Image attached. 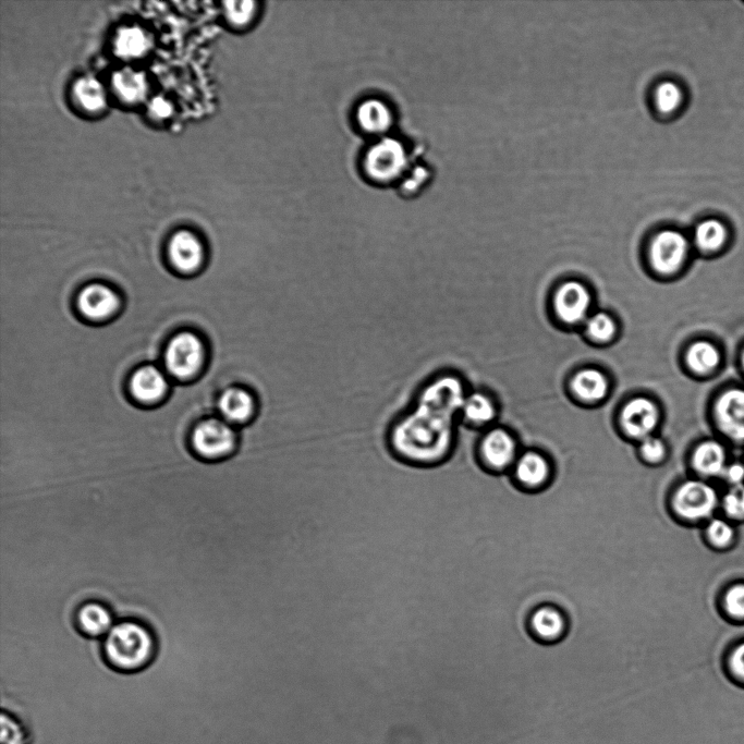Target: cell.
Returning a JSON list of instances; mask_svg holds the SVG:
<instances>
[{"mask_svg": "<svg viewBox=\"0 0 744 744\" xmlns=\"http://www.w3.org/2000/svg\"><path fill=\"white\" fill-rule=\"evenodd\" d=\"M460 413L463 418L474 424H486L495 417L493 402L481 393H474L466 397Z\"/></svg>", "mask_w": 744, "mask_h": 744, "instance_id": "29", "label": "cell"}, {"mask_svg": "<svg viewBox=\"0 0 744 744\" xmlns=\"http://www.w3.org/2000/svg\"><path fill=\"white\" fill-rule=\"evenodd\" d=\"M721 509L731 522L744 521V484L728 487L721 498Z\"/></svg>", "mask_w": 744, "mask_h": 744, "instance_id": "32", "label": "cell"}, {"mask_svg": "<svg viewBox=\"0 0 744 744\" xmlns=\"http://www.w3.org/2000/svg\"><path fill=\"white\" fill-rule=\"evenodd\" d=\"M169 258L181 272H193L203 260V246L197 235L180 230L169 241Z\"/></svg>", "mask_w": 744, "mask_h": 744, "instance_id": "16", "label": "cell"}, {"mask_svg": "<svg viewBox=\"0 0 744 744\" xmlns=\"http://www.w3.org/2000/svg\"><path fill=\"white\" fill-rule=\"evenodd\" d=\"M726 615L736 621H744V582L729 585L723 595Z\"/></svg>", "mask_w": 744, "mask_h": 744, "instance_id": "33", "label": "cell"}, {"mask_svg": "<svg viewBox=\"0 0 744 744\" xmlns=\"http://www.w3.org/2000/svg\"><path fill=\"white\" fill-rule=\"evenodd\" d=\"M364 173L376 185L400 182L409 172L410 154L404 142L384 137L375 142L365 153Z\"/></svg>", "mask_w": 744, "mask_h": 744, "instance_id": "4", "label": "cell"}, {"mask_svg": "<svg viewBox=\"0 0 744 744\" xmlns=\"http://www.w3.org/2000/svg\"><path fill=\"white\" fill-rule=\"evenodd\" d=\"M148 114L153 120H166L172 116L173 106L164 97H155L148 106Z\"/></svg>", "mask_w": 744, "mask_h": 744, "instance_id": "38", "label": "cell"}, {"mask_svg": "<svg viewBox=\"0 0 744 744\" xmlns=\"http://www.w3.org/2000/svg\"><path fill=\"white\" fill-rule=\"evenodd\" d=\"M587 332L596 341L611 340L616 334V324L606 313H597L587 321Z\"/></svg>", "mask_w": 744, "mask_h": 744, "instance_id": "35", "label": "cell"}, {"mask_svg": "<svg viewBox=\"0 0 744 744\" xmlns=\"http://www.w3.org/2000/svg\"><path fill=\"white\" fill-rule=\"evenodd\" d=\"M621 423L628 435L643 441L652 436L658 423V410L649 399L636 398L621 413Z\"/></svg>", "mask_w": 744, "mask_h": 744, "instance_id": "12", "label": "cell"}, {"mask_svg": "<svg viewBox=\"0 0 744 744\" xmlns=\"http://www.w3.org/2000/svg\"><path fill=\"white\" fill-rule=\"evenodd\" d=\"M227 22L236 29H246L251 26L259 15V4L251 0L243 2H227L224 4Z\"/></svg>", "mask_w": 744, "mask_h": 744, "instance_id": "31", "label": "cell"}, {"mask_svg": "<svg viewBox=\"0 0 744 744\" xmlns=\"http://www.w3.org/2000/svg\"><path fill=\"white\" fill-rule=\"evenodd\" d=\"M430 173L423 166L413 167L400 181V190L408 195L420 192L428 184Z\"/></svg>", "mask_w": 744, "mask_h": 744, "instance_id": "36", "label": "cell"}, {"mask_svg": "<svg viewBox=\"0 0 744 744\" xmlns=\"http://www.w3.org/2000/svg\"><path fill=\"white\" fill-rule=\"evenodd\" d=\"M728 454L725 446L717 441H706L694 449L691 467L699 479L710 481L722 479L728 467Z\"/></svg>", "mask_w": 744, "mask_h": 744, "instance_id": "14", "label": "cell"}, {"mask_svg": "<svg viewBox=\"0 0 744 744\" xmlns=\"http://www.w3.org/2000/svg\"><path fill=\"white\" fill-rule=\"evenodd\" d=\"M728 231L726 226L717 219H706L694 230L693 240L695 247L705 253H714L721 250L727 241Z\"/></svg>", "mask_w": 744, "mask_h": 744, "instance_id": "25", "label": "cell"}, {"mask_svg": "<svg viewBox=\"0 0 744 744\" xmlns=\"http://www.w3.org/2000/svg\"><path fill=\"white\" fill-rule=\"evenodd\" d=\"M155 655L156 642L152 632L136 620L118 622L104 638V660L119 674L143 672L153 663Z\"/></svg>", "mask_w": 744, "mask_h": 744, "instance_id": "2", "label": "cell"}, {"mask_svg": "<svg viewBox=\"0 0 744 744\" xmlns=\"http://www.w3.org/2000/svg\"><path fill=\"white\" fill-rule=\"evenodd\" d=\"M0 744H32L33 731L27 719L11 707H2Z\"/></svg>", "mask_w": 744, "mask_h": 744, "instance_id": "24", "label": "cell"}, {"mask_svg": "<svg viewBox=\"0 0 744 744\" xmlns=\"http://www.w3.org/2000/svg\"><path fill=\"white\" fill-rule=\"evenodd\" d=\"M482 466L494 473H507L517 461L515 438L504 430L487 434L480 447Z\"/></svg>", "mask_w": 744, "mask_h": 744, "instance_id": "10", "label": "cell"}, {"mask_svg": "<svg viewBox=\"0 0 744 744\" xmlns=\"http://www.w3.org/2000/svg\"><path fill=\"white\" fill-rule=\"evenodd\" d=\"M723 480L731 486H738L744 484V463L743 462H729L728 467L723 475Z\"/></svg>", "mask_w": 744, "mask_h": 744, "instance_id": "39", "label": "cell"}, {"mask_svg": "<svg viewBox=\"0 0 744 744\" xmlns=\"http://www.w3.org/2000/svg\"><path fill=\"white\" fill-rule=\"evenodd\" d=\"M734 524L725 517L712 518L705 523L706 542H709L716 550H727L736 541L737 531Z\"/></svg>", "mask_w": 744, "mask_h": 744, "instance_id": "28", "label": "cell"}, {"mask_svg": "<svg viewBox=\"0 0 744 744\" xmlns=\"http://www.w3.org/2000/svg\"><path fill=\"white\" fill-rule=\"evenodd\" d=\"M203 346L198 336L181 333L170 341L165 355L166 367L178 378H188L201 368Z\"/></svg>", "mask_w": 744, "mask_h": 744, "instance_id": "6", "label": "cell"}, {"mask_svg": "<svg viewBox=\"0 0 744 744\" xmlns=\"http://www.w3.org/2000/svg\"><path fill=\"white\" fill-rule=\"evenodd\" d=\"M467 395L460 378L436 373L420 385L409 406L390 423L387 443L408 466L443 465L457 448L456 420Z\"/></svg>", "mask_w": 744, "mask_h": 744, "instance_id": "1", "label": "cell"}, {"mask_svg": "<svg viewBox=\"0 0 744 744\" xmlns=\"http://www.w3.org/2000/svg\"><path fill=\"white\" fill-rule=\"evenodd\" d=\"M218 409L230 425H247L259 417L261 401L252 389L233 386L219 397Z\"/></svg>", "mask_w": 744, "mask_h": 744, "instance_id": "8", "label": "cell"}, {"mask_svg": "<svg viewBox=\"0 0 744 744\" xmlns=\"http://www.w3.org/2000/svg\"><path fill=\"white\" fill-rule=\"evenodd\" d=\"M553 473L552 463L544 455L527 451L517 459L511 475L523 490L538 492L552 481Z\"/></svg>", "mask_w": 744, "mask_h": 744, "instance_id": "11", "label": "cell"}, {"mask_svg": "<svg viewBox=\"0 0 744 744\" xmlns=\"http://www.w3.org/2000/svg\"><path fill=\"white\" fill-rule=\"evenodd\" d=\"M714 417L719 431L731 441L744 443V389H728L719 396Z\"/></svg>", "mask_w": 744, "mask_h": 744, "instance_id": "9", "label": "cell"}, {"mask_svg": "<svg viewBox=\"0 0 744 744\" xmlns=\"http://www.w3.org/2000/svg\"><path fill=\"white\" fill-rule=\"evenodd\" d=\"M590 307V292L580 283H566L557 292L555 308L560 319L566 323L582 322L587 317Z\"/></svg>", "mask_w": 744, "mask_h": 744, "instance_id": "13", "label": "cell"}, {"mask_svg": "<svg viewBox=\"0 0 744 744\" xmlns=\"http://www.w3.org/2000/svg\"><path fill=\"white\" fill-rule=\"evenodd\" d=\"M689 253V241L677 230H663L652 241L650 255L657 272L673 274L685 263Z\"/></svg>", "mask_w": 744, "mask_h": 744, "instance_id": "7", "label": "cell"}, {"mask_svg": "<svg viewBox=\"0 0 744 744\" xmlns=\"http://www.w3.org/2000/svg\"><path fill=\"white\" fill-rule=\"evenodd\" d=\"M118 304L119 299L115 292L101 284L85 287L78 298L79 310L91 320L106 319L117 310Z\"/></svg>", "mask_w": 744, "mask_h": 744, "instance_id": "19", "label": "cell"}, {"mask_svg": "<svg viewBox=\"0 0 744 744\" xmlns=\"http://www.w3.org/2000/svg\"><path fill=\"white\" fill-rule=\"evenodd\" d=\"M575 393L585 401H600L607 395L608 382L599 370L587 369L579 372L572 382Z\"/></svg>", "mask_w": 744, "mask_h": 744, "instance_id": "26", "label": "cell"}, {"mask_svg": "<svg viewBox=\"0 0 744 744\" xmlns=\"http://www.w3.org/2000/svg\"><path fill=\"white\" fill-rule=\"evenodd\" d=\"M112 90L121 104L133 106L145 100L149 92V84L144 73L132 68H124L115 72Z\"/></svg>", "mask_w": 744, "mask_h": 744, "instance_id": "21", "label": "cell"}, {"mask_svg": "<svg viewBox=\"0 0 744 744\" xmlns=\"http://www.w3.org/2000/svg\"><path fill=\"white\" fill-rule=\"evenodd\" d=\"M687 364L690 370L699 375L712 373L721 362V353L710 341H697L687 352Z\"/></svg>", "mask_w": 744, "mask_h": 744, "instance_id": "27", "label": "cell"}, {"mask_svg": "<svg viewBox=\"0 0 744 744\" xmlns=\"http://www.w3.org/2000/svg\"><path fill=\"white\" fill-rule=\"evenodd\" d=\"M639 453L646 466H661L667 458V447L661 438L649 436L641 441Z\"/></svg>", "mask_w": 744, "mask_h": 744, "instance_id": "34", "label": "cell"}, {"mask_svg": "<svg viewBox=\"0 0 744 744\" xmlns=\"http://www.w3.org/2000/svg\"><path fill=\"white\" fill-rule=\"evenodd\" d=\"M685 100L679 85L672 81H665L657 85L654 103L658 112L672 115L679 111Z\"/></svg>", "mask_w": 744, "mask_h": 744, "instance_id": "30", "label": "cell"}, {"mask_svg": "<svg viewBox=\"0 0 744 744\" xmlns=\"http://www.w3.org/2000/svg\"><path fill=\"white\" fill-rule=\"evenodd\" d=\"M742 365H743V369H744V352H743V355H742Z\"/></svg>", "mask_w": 744, "mask_h": 744, "instance_id": "41", "label": "cell"}, {"mask_svg": "<svg viewBox=\"0 0 744 744\" xmlns=\"http://www.w3.org/2000/svg\"><path fill=\"white\" fill-rule=\"evenodd\" d=\"M517 575H518V570H517ZM517 575H516V577H515V580H516V578H517ZM514 582H515V581H514ZM512 584H514V583H512ZM511 588H512V587H511ZM510 590H511V589H510ZM509 592H510V591H509ZM508 594H509V593H508ZM507 596H508V595H507ZM506 599H507V597H506ZM505 601H506V600H505ZM504 603H505V602H504ZM503 605H504V604H503ZM502 607H503V606H502ZM495 620H496V619H495ZM494 622H495V621H494ZM493 625H494V624H493ZM489 634H490V633H489ZM487 637H489V636H487ZM484 642H485V641H484ZM482 645H483V644H482ZM479 650H480V649H479ZM479 650H478V651H479ZM470 658H471V657H470ZM467 661H468V660H467ZM462 663H463V662H462Z\"/></svg>", "mask_w": 744, "mask_h": 744, "instance_id": "40", "label": "cell"}, {"mask_svg": "<svg viewBox=\"0 0 744 744\" xmlns=\"http://www.w3.org/2000/svg\"><path fill=\"white\" fill-rule=\"evenodd\" d=\"M531 631L543 642L553 643L563 639L569 622L563 609L552 604L536 608L530 618Z\"/></svg>", "mask_w": 744, "mask_h": 744, "instance_id": "15", "label": "cell"}, {"mask_svg": "<svg viewBox=\"0 0 744 744\" xmlns=\"http://www.w3.org/2000/svg\"><path fill=\"white\" fill-rule=\"evenodd\" d=\"M357 124L364 133L384 138L394 126L393 109L380 99L365 100L357 109Z\"/></svg>", "mask_w": 744, "mask_h": 744, "instance_id": "17", "label": "cell"}, {"mask_svg": "<svg viewBox=\"0 0 744 744\" xmlns=\"http://www.w3.org/2000/svg\"><path fill=\"white\" fill-rule=\"evenodd\" d=\"M721 498L710 481L689 479L678 483L669 497V508L683 526L707 523L721 508Z\"/></svg>", "mask_w": 744, "mask_h": 744, "instance_id": "3", "label": "cell"}, {"mask_svg": "<svg viewBox=\"0 0 744 744\" xmlns=\"http://www.w3.org/2000/svg\"><path fill=\"white\" fill-rule=\"evenodd\" d=\"M151 41L148 33L139 27L120 29L114 39V52L124 60H136L148 54Z\"/></svg>", "mask_w": 744, "mask_h": 744, "instance_id": "23", "label": "cell"}, {"mask_svg": "<svg viewBox=\"0 0 744 744\" xmlns=\"http://www.w3.org/2000/svg\"><path fill=\"white\" fill-rule=\"evenodd\" d=\"M131 390L134 397L143 402L161 399L167 390L165 375L152 365L138 370L132 376Z\"/></svg>", "mask_w": 744, "mask_h": 744, "instance_id": "22", "label": "cell"}, {"mask_svg": "<svg viewBox=\"0 0 744 744\" xmlns=\"http://www.w3.org/2000/svg\"><path fill=\"white\" fill-rule=\"evenodd\" d=\"M72 102L84 115L97 116L105 112L107 93L103 84L94 77L79 78L73 84Z\"/></svg>", "mask_w": 744, "mask_h": 744, "instance_id": "20", "label": "cell"}, {"mask_svg": "<svg viewBox=\"0 0 744 744\" xmlns=\"http://www.w3.org/2000/svg\"><path fill=\"white\" fill-rule=\"evenodd\" d=\"M193 448L197 453L210 460H221L233 456L239 447V436L225 420L211 419L202 422L194 430Z\"/></svg>", "mask_w": 744, "mask_h": 744, "instance_id": "5", "label": "cell"}, {"mask_svg": "<svg viewBox=\"0 0 744 744\" xmlns=\"http://www.w3.org/2000/svg\"><path fill=\"white\" fill-rule=\"evenodd\" d=\"M76 622L83 636L92 639L105 638L116 625L111 609L101 602L94 601L80 606Z\"/></svg>", "mask_w": 744, "mask_h": 744, "instance_id": "18", "label": "cell"}, {"mask_svg": "<svg viewBox=\"0 0 744 744\" xmlns=\"http://www.w3.org/2000/svg\"><path fill=\"white\" fill-rule=\"evenodd\" d=\"M727 670L736 682L744 686V641L737 644L729 653Z\"/></svg>", "mask_w": 744, "mask_h": 744, "instance_id": "37", "label": "cell"}]
</instances>
